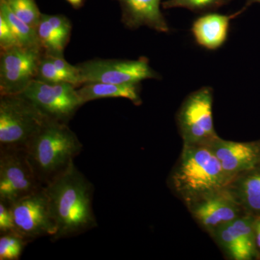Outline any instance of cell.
<instances>
[{"label":"cell","mask_w":260,"mask_h":260,"mask_svg":"<svg viewBox=\"0 0 260 260\" xmlns=\"http://www.w3.org/2000/svg\"><path fill=\"white\" fill-rule=\"evenodd\" d=\"M38 37L44 53L49 55H63L66 44L62 42L59 36L42 14L40 22L37 27Z\"/></svg>","instance_id":"cell-19"},{"label":"cell","mask_w":260,"mask_h":260,"mask_svg":"<svg viewBox=\"0 0 260 260\" xmlns=\"http://www.w3.org/2000/svg\"><path fill=\"white\" fill-rule=\"evenodd\" d=\"M255 218L244 214L232 223L218 228L210 234L229 259H260L254 234Z\"/></svg>","instance_id":"cell-12"},{"label":"cell","mask_w":260,"mask_h":260,"mask_svg":"<svg viewBox=\"0 0 260 260\" xmlns=\"http://www.w3.org/2000/svg\"><path fill=\"white\" fill-rule=\"evenodd\" d=\"M48 120L20 94L1 95L0 150L25 151Z\"/></svg>","instance_id":"cell-4"},{"label":"cell","mask_w":260,"mask_h":260,"mask_svg":"<svg viewBox=\"0 0 260 260\" xmlns=\"http://www.w3.org/2000/svg\"><path fill=\"white\" fill-rule=\"evenodd\" d=\"M44 187L56 225L52 242L76 237L98 226L93 209L95 189L74 162Z\"/></svg>","instance_id":"cell-1"},{"label":"cell","mask_w":260,"mask_h":260,"mask_svg":"<svg viewBox=\"0 0 260 260\" xmlns=\"http://www.w3.org/2000/svg\"><path fill=\"white\" fill-rule=\"evenodd\" d=\"M232 0H167L162 3L164 9L185 8L198 13L214 11L230 3Z\"/></svg>","instance_id":"cell-21"},{"label":"cell","mask_w":260,"mask_h":260,"mask_svg":"<svg viewBox=\"0 0 260 260\" xmlns=\"http://www.w3.org/2000/svg\"><path fill=\"white\" fill-rule=\"evenodd\" d=\"M43 186L25 150H0V200L12 204Z\"/></svg>","instance_id":"cell-10"},{"label":"cell","mask_w":260,"mask_h":260,"mask_svg":"<svg viewBox=\"0 0 260 260\" xmlns=\"http://www.w3.org/2000/svg\"><path fill=\"white\" fill-rule=\"evenodd\" d=\"M254 234H255V241L256 249L259 253L260 259V217L256 218L254 221Z\"/></svg>","instance_id":"cell-27"},{"label":"cell","mask_w":260,"mask_h":260,"mask_svg":"<svg viewBox=\"0 0 260 260\" xmlns=\"http://www.w3.org/2000/svg\"><path fill=\"white\" fill-rule=\"evenodd\" d=\"M82 85L90 83H140L143 80L159 79L160 76L150 66L148 59H95L77 65Z\"/></svg>","instance_id":"cell-7"},{"label":"cell","mask_w":260,"mask_h":260,"mask_svg":"<svg viewBox=\"0 0 260 260\" xmlns=\"http://www.w3.org/2000/svg\"><path fill=\"white\" fill-rule=\"evenodd\" d=\"M122 7V21L128 28L147 26L160 32L169 27L160 11L161 0H119Z\"/></svg>","instance_id":"cell-15"},{"label":"cell","mask_w":260,"mask_h":260,"mask_svg":"<svg viewBox=\"0 0 260 260\" xmlns=\"http://www.w3.org/2000/svg\"><path fill=\"white\" fill-rule=\"evenodd\" d=\"M15 232L11 204L0 200V234Z\"/></svg>","instance_id":"cell-26"},{"label":"cell","mask_w":260,"mask_h":260,"mask_svg":"<svg viewBox=\"0 0 260 260\" xmlns=\"http://www.w3.org/2000/svg\"><path fill=\"white\" fill-rule=\"evenodd\" d=\"M186 207L197 223L210 235L245 214L227 187L204 195Z\"/></svg>","instance_id":"cell-11"},{"label":"cell","mask_w":260,"mask_h":260,"mask_svg":"<svg viewBox=\"0 0 260 260\" xmlns=\"http://www.w3.org/2000/svg\"><path fill=\"white\" fill-rule=\"evenodd\" d=\"M51 27L66 45L69 42L72 32V25L66 17L61 15H45Z\"/></svg>","instance_id":"cell-24"},{"label":"cell","mask_w":260,"mask_h":260,"mask_svg":"<svg viewBox=\"0 0 260 260\" xmlns=\"http://www.w3.org/2000/svg\"><path fill=\"white\" fill-rule=\"evenodd\" d=\"M213 89L202 87L183 101L176 119L183 145H208L218 135L214 127Z\"/></svg>","instance_id":"cell-5"},{"label":"cell","mask_w":260,"mask_h":260,"mask_svg":"<svg viewBox=\"0 0 260 260\" xmlns=\"http://www.w3.org/2000/svg\"><path fill=\"white\" fill-rule=\"evenodd\" d=\"M140 88V83H90L83 84L81 88H78V93L84 104L98 99L124 98L135 105L140 106L143 103Z\"/></svg>","instance_id":"cell-17"},{"label":"cell","mask_w":260,"mask_h":260,"mask_svg":"<svg viewBox=\"0 0 260 260\" xmlns=\"http://www.w3.org/2000/svg\"><path fill=\"white\" fill-rule=\"evenodd\" d=\"M244 213L260 217V164L239 174L226 186Z\"/></svg>","instance_id":"cell-16"},{"label":"cell","mask_w":260,"mask_h":260,"mask_svg":"<svg viewBox=\"0 0 260 260\" xmlns=\"http://www.w3.org/2000/svg\"><path fill=\"white\" fill-rule=\"evenodd\" d=\"M216 155L231 181L260 164V140L235 142L215 138L208 145Z\"/></svg>","instance_id":"cell-13"},{"label":"cell","mask_w":260,"mask_h":260,"mask_svg":"<svg viewBox=\"0 0 260 260\" xmlns=\"http://www.w3.org/2000/svg\"><path fill=\"white\" fill-rule=\"evenodd\" d=\"M11 209L15 232L29 243L55 234L56 225L44 186L12 203Z\"/></svg>","instance_id":"cell-9"},{"label":"cell","mask_w":260,"mask_h":260,"mask_svg":"<svg viewBox=\"0 0 260 260\" xmlns=\"http://www.w3.org/2000/svg\"><path fill=\"white\" fill-rule=\"evenodd\" d=\"M28 243L15 232L0 234V260L20 259Z\"/></svg>","instance_id":"cell-20"},{"label":"cell","mask_w":260,"mask_h":260,"mask_svg":"<svg viewBox=\"0 0 260 260\" xmlns=\"http://www.w3.org/2000/svg\"><path fill=\"white\" fill-rule=\"evenodd\" d=\"M44 51L42 47L23 46L1 51L0 94L18 95L36 80Z\"/></svg>","instance_id":"cell-8"},{"label":"cell","mask_w":260,"mask_h":260,"mask_svg":"<svg viewBox=\"0 0 260 260\" xmlns=\"http://www.w3.org/2000/svg\"><path fill=\"white\" fill-rule=\"evenodd\" d=\"M242 10L232 15L216 13H205L196 19L191 25V32L200 47L214 51L223 47L229 37L231 21L246 10Z\"/></svg>","instance_id":"cell-14"},{"label":"cell","mask_w":260,"mask_h":260,"mask_svg":"<svg viewBox=\"0 0 260 260\" xmlns=\"http://www.w3.org/2000/svg\"><path fill=\"white\" fill-rule=\"evenodd\" d=\"M67 1H68L72 6L74 7L75 8H78L83 4V0H67Z\"/></svg>","instance_id":"cell-28"},{"label":"cell","mask_w":260,"mask_h":260,"mask_svg":"<svg viewBox=\"0 0 260 260\" xmlns=\"http://www.w3.org/2000/svg\"><path fill=\"white\" fill-rule=\"evenodd\" d=\"M0 16L3 17L9 25L21 46L42 47L38 37L37 28L30 26L16 16L5 0H0Z\"/></svg>","instance_id":"cell-18"},{"label":"cell","mask_w":260,"mask_h":260,"mask_svg":"<svg viewBox=\"0 0 260 260\" xmlns=\"http://www.w3.org/2000/svg\"><path fill=\"white\" fill-rule=\"evenodd\" d=\"M49 120L68 124L83 102L78 88L68 83H47L34 80L20 94Z\"/></svg>","instance_id":"cell-6"},{"label":"cell","mask_w":260,"mask_h":260,"mask_svg":"<svg viewBox=\"0 0 260 260\" xmlns=\"http://www.w3.org/2000/svg\"><path fill=\"white\" fill-rule=\"evenodd\" d=\"M5 3L16 16L30 26L37 28L42 13L35 0H5Z\"/></svg>","instance_id":"cell-22"},{"label":"cell","mask_w":260,"mask_h":260,"mask_svg":"<svg viewBox=\"0 0 260 260\" xmlns=\"http://www.w3.org/2000/svg\"><path fill=\"white\" fill-rule=\"evenodd\" d=\"M83 148L68 124L49 119L25 152L38 180L46 186L70 167Z\"/></svg>","instance_id":"cell-3"},{"label":"cell","mask_w":260,"mask_h":260,"mask_svg":"<svg viewBox=\"0 0 260 260\" xmlns=\"http://www.w3.org/2000/svg\"><path fill=\"white\" fill-rule=\"evenodd\" d=\"M254 3H259L260 4V0H246V8H249L250 5L254 4Z\"/></svg>","instance_id":"cell-29"},{"label":"cell","mask_w":260,"mask_h":260,"mask_svg":"<svg viewBox=\"0 0 260 260\" xmlns=\"http://www.w3.org/2000/svg\"><path fill=\"white\" fill-rule=\"evenodd\" d=\"M36 80L47 83H68L64 75L56 68L51 56L45 53L38 67Z\"/></svg>","instance_id":"cell-23"},{"label":"cell","mask_w":260,"mask_h":260,"mask_svg":"<svg viewBox=\"0 0 260 260\" xmlns=\"http://www.w3.org/2000/svg\"><path fill=\"white\" fill-rule=\"evenodd\" d=\"M230 181L208 145H183L168 184L186 206L204 195L226 187Z\"/></svg>","instance_id":"cell-2"},{"label":"cell","mask_w":260,"mask_h":260,"mask_svg":"<svg viewBox=\"0 0 260 260\" xmlns=\"http://www.w3.org/2000/svg\"><path fill=\"white\" fill-rule=\"evenodd\" d=\"M21 46L18 39L3 17L0 16V49L6 51Z\"/></svg>","instance_id":"cell-25"}]
</instances>
